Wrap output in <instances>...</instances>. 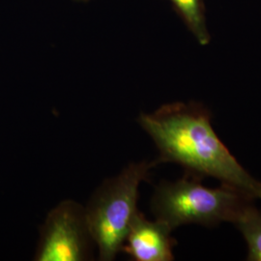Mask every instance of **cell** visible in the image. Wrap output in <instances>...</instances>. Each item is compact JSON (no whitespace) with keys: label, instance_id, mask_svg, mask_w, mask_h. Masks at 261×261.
Instances as JSON below:
<instances>
[{"label":"cell","instance_id":"3957f363","mask_svg":"<svg viewBox=\"0 0 261 261\" xmlns=\"http://www.w3.org/2000/svg\"><path fill=\"white\" fill-rule=\"evenodd\" d=\"M156 165V161L130 164L118 175L105 180L91 196L85 215L100 260H113L121 252L130 224L139 212L140 184L148 179Z\"/></svg>","mask_w":261,"mask_h":261},{"label":"cell","instance_id":"7a4b0ae2","mask_svg":"<svg viewBox=\"0 0 261 261\" xmlns=\"http://www.w3.org/2000/svg\"><path fill=\"white\" fill-rule=\"evenodd\" d=\"M201 179L186 176L175 182L159 184L151 200L156 220L171 230L185 224L215 226L222 222L233 223L243 208L253 198L241 191L222 184L208 188Z\"/></svg>","mask_w":261,"mask_h":261},{"label":"cell","instance_id":"8992f818","mask_svg":"<svg viewBox=\"0 0 261 261\" xmlns=\"http://www.w3.org/2000/svg\"><path fill=\"white\" fill-rule=\"evenodd\" d=\"M189 31L201 46H208L211 35L203 0H168Z\"/></svg>","mask_w":261,"mask_h":261},{"label":"cell","instance_id":"277c9868","mask_svg":"<svg viewBox=\"0 0 261 261\" xmlns=\"http://www.w3.org/2000/svg\"><path fill=\"white\" fill-rule=\"evenodd\" d=\"M94 243L85 207L64 200L50 210L41 227L35 260L84 261L91 259Z\"/></svg>","mask_w":261,"mask_h":261},{"label":"cell","instance_id":"ba28073f","mask_svg":"<svg viewBox=\"0 0 261 261\" xmlns=\"http://www.w3.org/2000/svg\"><path fill=\"white\" fill-rule=\"evenodd\" d=\"M76 1H88V0H76Z\"/></svg>","mask_w":261,"mask_h":261},{"label":"cell","instance_id":"5b68a950","mask_svg":"<svg viewBox=\"0 0 261 261\" xmlns=\"http://www.w3.org/2000/svg\"><path fill=\"white\" fill-rule=\"evenodd\" d=\"M172 230L155 219L150 221L141 212L135 216L121 252L135 261H170L174 259L176 241Z\"/></svg>","mask_w":261,"mask_h":261},{"label":"cell","instance_id":"6da1fadb","mask_svg":"<svg viewBox=\"0 0 261 261\" xmlns=\"http://www.w3.org/2000/svg\"><path fill=\"white\" fill-rule=\"evenodd\" d=\"M138 122L153 140L160 163H173L186 174L214 177L247 196L261 198V182L243 168L219 139L211 115L196 103H171L151 113H140Z\"/></svg>","mask_w":261,"mask_h":261},{"label":"cell","instance_id":"52a82bcc","mask_svg":"<svg viewBox=\"0 0 261 261\" xmlns=\"http://www.w3.org/2000/svg\"><path fill=\"white\" fill-rule=\"evenodd\" d=\"M233 224L243 234L248 245V260L261 261V212L252 203L245 206Z\"/></svg>","mask_w":261,"mask_h":261}]
</instances>
